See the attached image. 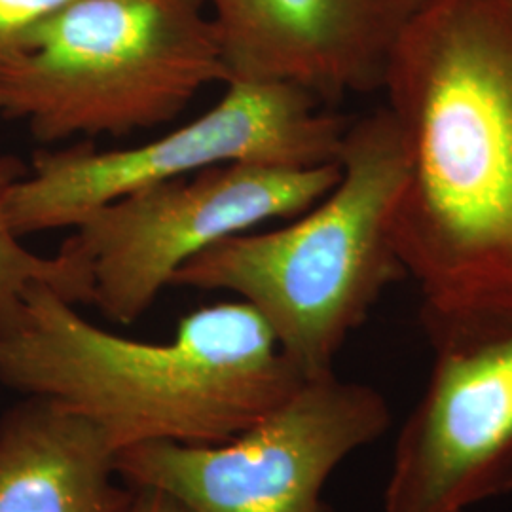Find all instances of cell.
I'll return each mask as SVG.
<instances>
[{
  "instance_id": "cell-12",
  "label": "cell",
  "mask_w": 512,
  "mask_h": 512,
  "mask_svg": "<svg viewBox=\"0 0 512 512\" xmlns=\"http://www.w3.org/2000/svg\"><path fill=\"white\" fill-rule=\"evenodd\" d=\"M78 0H0V61L14 54L38 25Z\"/></svg>"
},
{
  "instance_id": "cell-5",
  "label": "cell",
  "mask_w": 512,
  "mask_h": 512,
  "mask_svg": "<svg viewBox=\"0 0 512 512\" xmlns=\"http://www.w3.org/2000/svg\"><path fill=\"white\" fill-rule=\"evenodd\" d=\"M349 122L298 86L230 80L211 109L143 145L40 150L12 188L10 224L19 238L74 228L101 205L217 165L338 164Z\"/></svg>"
},
{
  "instance_id": "cell-13",
  "label": "cell",
  "mask_w": 512,
  "mask_h": 512,
  "mask_svg": "<svg viewBox=\"0 0 512 512\" xmlns=\"http://www.w3.org/2000/svg\"><path fill=\"white\" fill-rule=\"evenodd\" d=\"M120 512H188L173 497L156 488H133L128 503Z\"/></svg>"
},
{
  "instance_id": "cell-4",
  "label": "cell",
  "mask_w": 512,
  "mask_h": 512,
  "mask_svg": "<svg viewBox=\"0 0 512 512\" xmlns=\"http://www.w3.org/2000/svg\"><path fill=\"white\" fill-rule=\"evenodd\" d=\"M228 69L203 0H78L0 61V118L46 145L171 124Z\"/></svg>"
},
{
  "instance_id": "cell-10",
  "label": "cell",
  "mask_w": 512,
  "mask_h": 512,
  "mask_svg": "<svg viewBox=\"0 0 512 512\" xmlns=\"http://www.w3.org/2000/svg\"><path fill=\"white\" fill-rule=\"evenodd\" d=\"M116 448L92 421L42 397L0 420V512H120Z\"/></svg>"
},
{
  "instance_id": "cell-6",
  "label": "cell",
  "mask_w": 512,
  "mask_h": 512,
  "mask_svg": "<svg viewBox=\"0 0 512 512\" xmlns=\"http://www.w3.org/2000/svg\"><path fill=\"white\" fill-rule=\"evenodd\" d=\"M338 179L340 164L217 165L93 209L59 251L86 268L93 306L131 325L186 262L268 220L306 213Z\"/></svg>"
},
{
  "instance_id": "cell-3",
  "label": "cell",
  "mask_w": 512,
  "mask_h": 512,
  "mask_svg": "<svg viewBox=\"0 0 512 512\" xmlns=\"http://www.w3.org/2000/svg\"><path fill=\"white\" fill-rule=\"evenodd\" d=\"M329 194L270 232H243L186 262L171 287L234 294L268 323L306 380L334 359L389 285L406 277L395 220L408 158L387 107L349 122Z\"/></svg>"
},
{
  "instance_id": "cell-11",
  "label": "cell",
  "mask_w": 512,
  "mask_h": 512,
  "mask_svg": "<svg viewBox=\"0 0 512 512\" xmlns=\"http://www.w3.org/2000/svg\"><path fill=\"white\" fill-rule=\"evenodd\" d=\"M27 171L29 165L18 156L0 154V327L14 319L27 287L37 281L74 306L92 304V281L84 266L61 251L55 256L31 253L10 224V194Z\"/></svg>"
},
{
  "instance_id": "cell-8",
  "label": "cell",
  "mask_w": 512,
  "mask_h": 512,
  "mask_svg": "<svg viewBox=\"0 0 512 512\" xmlns=\"http://www.w3.org/2000/svg\"><path fill=\"white\" fill-rule=\"evenodd\" d=\"M420 321L431 372L382 512H465L512 492V304L421 306Z\"/></svg>"
},
{
  "instance_id": "cell-1",
  "label": "cell",
  "mask_w": 512,
  "mask_h": 512,
  "mask_svg": "<svg viewBox=\"0 0 512 512\" xmlns=\"http://www.w3.org/2000/svg\"><path fill=\"white\" fill-rule=\"evenodd\" d=\"M382 92L408 158L395 245L421 306L512 304V0H421Z\"/></svg>"
},
{
  "instance_id": "cell-2",
  "label": "cell",
  "mask_w": 512,
  "mask_h": 512,
  "mask_svg": "<svg viewBox=\"0 0 512 512\" xmlns=\"http://www.w3.org/2000/svg\"><path fill=\"white\" fill-rule=\"evenodd\" d=\"M306 382L249 304L186 313L167 342L101 329L46 283L0 327V384L63 406L118 450L141 442L220 444Z\"/></svg>"
},
{
  "instance_id": "cell-9",
  "label": "cell",
  "mask_w": 512,
  "mask_h": 512,
  "mask_svg": "<svg viewBox=\"0 0 512 512\" xmlns=\"http://www.w3.org/2000/svg\"><path fill=\"white\" fill-rule=\"evenodd\" d=\"M230 80L283 82L332 107L380 92L421 0H203Z\"/></svg>"
},
{
  "instance_id": "cell-7",
  "label": "cell",
  "mask_w": 512,
  "mask_h": 512,
  "mask_svg": "<svg viewBox=\"0 0 512 512\" xmlns=\"http://www.w3.org/2000/svg\"><path fill=\"white\" fill-rule=\"evenodd\" d=\"M389 423L380 391L329 374L306 380L234 439L133 444L116 452L114 471L128 486L173 495L188 512H332L323 499L329 476Z\"/></svg>"
}]
</instances>
